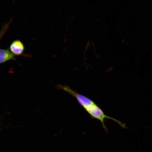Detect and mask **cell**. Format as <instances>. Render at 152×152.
Segmentation results:
<instances>
[{
	"label": "cell",
	"instance_id": "obj_2",
	"mask_svg": "<svg viewBox=\"0 0 152 152\" xmlns=\"http://www.w3.org/2000/svg\"><path fill=\"white\" fill-rule=\"evenodd\" d=\"M10 50L15 56H20L24 52L25 47L23 43L19 40L13 42L10 47Z\"/></svg>",
	"mask_w": 152,
	"mask_h": 152
},
{
	"label": "cell",
	"instance_id": "obj_3",
	"mask_svg": "<svg viewBox=\"0 0 152 152\" xmlns=\"http://www.w3.org/2000/svg\"><path fill=\"white\" fill-rule=\"evenodd\" d=\"M15 56L9 49H0V64L10 60H15Z\"/></svg>",
	"mask_w": 152,
	"mask_h": 152
},
{
	"label": "cell",
	"instance_id": "obj_4",
	"mask_svg": "<svg viewBox=\"0 0 152 152\" xmlns=\"http://www.w3.org/2000/svg\"><path fill=\"white\" fill-rule=\"evenodd\" d=\"M11 22H12V20H11L9 23L5 24L2 26L1 31H0V42H1L2 38L8 31Z\"/></svg>",
	"mask_w": 152,
	"mask_h": 152
},
{
	"label": "cell",
	"instance_id": "obj_1",
	"mask_svg": "<svg viewBox=\"0 0 152 152\" xmlns=\"http://www.w3.org/2000/svg\"><path fill=\"white\" fill-rule=\"evenodd\" d=\"M56 88L58 90L64 91L75 98L80 104L90 115L92 119H97L100 121L102 128L106 132H107L108 129L104 123V120L105 119L112 120L118 123L122 128H127L124 124L116 119L106 115L97 104L90 98L84 95L78 94L67 86L58 85L57 86Z\"/></svg>",
	"mask_w": 152,
	"mask_h": 152
}]
</instances>
